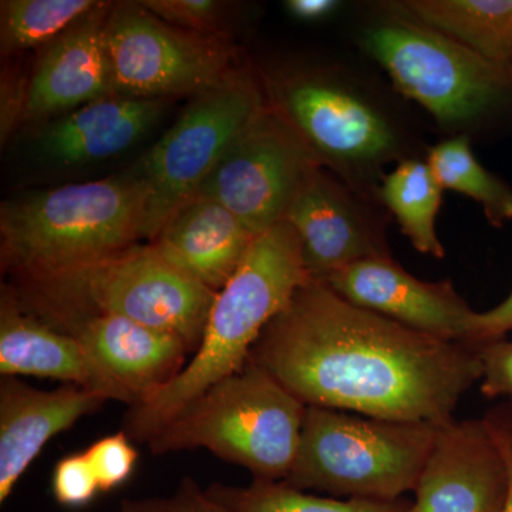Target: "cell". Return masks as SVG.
<instances>
[{"mask_svg": "<svg viewBox=\"0 0 512 512\" xmlns=\"http://www.w3.org/2000/svg\"><path fill=\"white\" fill-rule=\"evenodd\" d=\"M249 362L305 406L434 426L453 420L481 379L477 346L424 335L313 279L269 322Z\"/></svg>", "mask_w": 512, "mask_h": 512, "instance_id": "obj_1", "label": "cell"}, {"mask_svg": "<svg viewBox=\"0 0 512 512\" xmlns=\"http://www.w3.org/2000/svg\"><path fill=\"white\" fill-rule=\"evenodd\" d=\"M309 281L301 242L288 222L259 234L237 274L217 292L200 345L180 375L128 409L124 431L130 439L147 444L188 403L247 365L266 326Z\"/></svg>", "mask_w": 512, "mask_h": 512, "instance_id": "obj_2", "label": "cell"}, {"mask_svg": "<svg viewBox=\"0 0 512 512\" xmlns=\"http://www.w3.org/2000/svg\"><path fill=\"white\" fill-rule=\"evenodd\" d=\"M147 198L133 173L3 202V269L22 285L39 284L120 254L143 239Z\"/></svg>", "mask_w": 512, "mask_h": 512, "instance_id": "obj_3", "label": "cell"}, {"mask_svg": "<svg viewBox=\"0 0 512 512\" xmlns=\"http://www.w3.org/2000/svg\"><path fill=\"white\" fill-rule=\"evenodd\" d=\"M306 406L249 362L205 390L151 437L154 456L204 448L248 470L254 480L284 481L298 453Z\"/></svg>", "mask_w": 512, "mask_h": 512, "instance_id": "obj_4", "label": "cell"}, {"mask_svg": "<svg viewBox=\"0 0 512 512\" xmlns=\"http://www.w3.org/2000/svg\"><path fill=\"white\" fill-rule=\"evenodd\" d=\"M23 303L53 326L93 315L123 316L200 345L217 292L165 261L153 244H137L86 268L23 284Z\"/></svg>", "mask_w": 512, "mask_h": 512, "instance_id": "obj_5", "label": "cell"}, {"mask_svg": "<svg viewBox=\"0 0 512 512\" xmlns=\"http://www.w3.org/2000/svg\"><path fill=\"white\" fill-rule=\"evenodd\" d=\"M439 426L306 406L284 483L335 498L396 501L414 491Z\"/></svg>", "mask_w": 512, "mask_h": 512, "instance_id": "obj_6", "label": "cell"}, {"mask_svg": "<svg viewBox=\"0 0 512 512\" xmlns=\"http://www.w3.org/2000/svg\"><path fill=\"white\" fill-rule=\"evenodd\" d=\"M363 46L394 87L446 126L470 123L512 94V70L488 62L443 33L389 6Z\"/></svg>", "mask_w": 512, "mask_h": 512, "instance_id": "obj_7", "label": "cell"}, {"mask_svg": "<svg viewBox=\"0 0 512 512\" xmlns=\"http://www.w3.org/2000/svg\"><path fill=\"white\" fill-rule=\"evenodd\" d=\"M268 107L265 86L245 67L192 97L136 171L148 191L143 227L147 244L198 194L231 144Z\"/></svg>", "mask_w": 512, "mask_h": 512, "instance_id": "obj_8", "label": "cell"}, {"mask_svg": "<svg viewBox=\"0 0 512 512\" xmlns=\"http://www.w3.org/2000/svg\"><path fill=\"white\" fill-rule=\"evenodd\" d=\"M106 43L111 83L119 96L194 97L241 67L228 36L177 28L141 2L111 5Z\"/></svg>", "mask_w": 512, "mask_h": 512, "instance_id": "obj_9", "label": "cell"}, {"mask_svg": "<svg viewBox=\"0 0 512 512\" xmlns=\"http://www.w3.org/2000/svg\"><path fill=\"white\" fill-rule=\"evenodd\" d=\"M271 109L322 167L366 173L399 148L389 119L366 97L329 74L295 70L266 79Z\"/></svg>", "mask_w": 512, "mask_h": 512, "instance_id": "obj_10", "label": "cell"}, {"mask_svg": "<svg viewBox=\"0 0 512 512\" xmlns=\"http://www.w3.org/2000/svg\"><path fill=\"white\" fill-rule=\"evenodd\" d=\"M316 165L269 106L231 144L197 195L217 201L259 235L285 220L293 197Z\"/></svg>", "mask_w": 512, "mask_h": 512, "instance_id": "obj_11", "label": "cell"}, {"mask_svg": "<svg viewBox=\"0 0 512 512\" xmlns=\"http://www.w3.org/2000/svg\"><path fill=\"white\" fill-rule=\"evenodd\" d=\"M325 284L359 308L424 335L471 345L476 312L458 295L453 282L421 281L390 256H377L336 272Z\"/></svg>", "mask_w": 512, "mask_h": 512, "instance_id": "obj_12", "label": "cell"}, {"mask_svg": "<svg viewBox=\"0 0 512 512\" xmlns=\"http://www.w3.org/2000/svg\"><path fill=\"white\" fill-rule=\"evenodd\" d=\"M413 493L412 512L503 511L507 466L483 419L439 426Z\"/></svg>", "mask_w": 512, "mask_h": 512, "instance_id": "obj_13", "label": "cell"}, {"mask_svg": "<svg viewBox=\"0 0 512 512\" xmlns=\"http://www.w3.org/2000/svg\"><path fill=\"white\" fill-rule=\"evenodd\" d=\"M284 221L298 235L313 281H328L336 272L365 259L390 256L382 232L360 201L322 165L306 175Z\"/></svg>", "mask_w": 512, "mask_h": 512, "instance_id": "obj_14", "label": "cell"}, {"mask_svg": "<svg viewBox=\"0 0 512 512\" xmlns=\"http://www.w3.org/2000/svg\"><path fill=\"white\" fill-rule=\"evenodd\" d=\"M59 329L79 339L109 384L113 402L126 403L128 409L173 382L192 355L177 336L123 316H87Z\"/></svg>", "mask_w": 512, "mask_h": 512, "instance_id": "obj_15", "label": "cell"}, {"mask_svg": "<svg viewBox=\"0 0 512 512\" xmlns=\"http://www.w3.org/2000/svg\"><path fill=\"white\" fill-rule=\"evenodd\" d=\"M111 5L101 2L89 16L43 47L26 84L22 123H49L92 101L114 96L106 43Z\"/></svg>", "mask_w": 512, "mask_h": 512, "instance_id": "obj_16", "label": "cell"}, {"mask_svg": "<svg viewBox=\"0 0 512 512\" xmlns=\"http://www.w3.org/2000/svg\"><path fill=\"white\" fill-rule=\"evenodd\" d=\"M107 400L86 387L63 384L37 389L19 377L0 382V503L9 500L20 478L57 434Z\"/></svg>", "mask_w": 512, "mask_h": 512, "instance_id": "obj_17", "label": "cell"}, {"mask_svg": "<svg viewBox=\"0 0 512 512\" xmlns=\"http://www.w3.org/2000/svg\"><path fill=\"white\" fill-rule=\"evenodd\" d=\"M0 375L57 380L113 400L109 384L79 339L40 318L18 292L5 286L0 299Z\"/></svg>", "mask_w": 512, "mask_h": 512, "instance_id": "obj_18", "label": "cell"}, {"mask_svg": "<svg viewBox=\"0 0 512 512\" xmlns=\"http://www.w3.org/2000/svg\"><path fill=\"white\" fill-rule=\"evenodd\" d=\"M256 237L217 201L195 195L150 244L175 268L220 292L237 274Z\"/></svg>", "mask_w": 512, "mask_h": 512, "instance_id": "obj_19", "label": "cell"}, {"mask_svg": "<svg viewBox=\"0 0 512 512\" xmlns=\"http://www.w3.org/2000/svg\"><path fill=\"white\" fill-rule=\"evenodd\" d=\"M167 100L114 96L92 101L46 123L39 150L53 163L106 160L134 146L160 119Z\"/></svg>", "mask_w": 512, "mask_h": 512, "instance_id": "obj_20", "label": "cell"}, {"mask_svg": "<svg viewBox=\"0 0 512 512\" xmlns=\"http://www.w3.org/2000/svg\"><path fill=\"white\" fill-rule=\"evenodd\" d=\"M392 8L512 70V0H407Z\"/></svg>", "mask_w": 512, "mask_h": 512, "instance_id": "obj_21", "label": "cell"}, {"mask_svg": "<svg viewBox=\"0 0 512 512\" xmlns=\"http://www.w3.org/2000/svg\"><path fill=\"white\" fill-rule=\"evenodd\" d=\"M443 191L430 165L419 160L402 161L380 187V198L414 249L437 259L446 254L436 229Z\"/></svg>", "mask_w": 512, "mask_h": 512, "instance_id": "obj_22", "label": "cell"}, {"mask_svg": "<svg viewBox=\"0 0 512 512\" xmlns=\"http://www.w3.org/2000/svg\"><path fill=\"white\" fill-rule=\"evenodd\" d=\"M208 493L229 512H412L410 501L319 497L284 481L254 480L247 487L211 484Z\"/></svg>", "mask_w": 512, "mask_h": 512, "instance_id": "obj_23", "label": "cell"}, {"mask_svg": "<svg viewBox=\"0 0 512 512\" xmlns=\"http://www.w3.org/2000/svg\"><path fill=\"white\" fill-rule=\"evenodd\" d=\"M427 164L443 190L476 201L493 227H504L512 220V188L477 160L467 136L450 138L430 148Z\"/></svg>", "mask_w": 512, "mask_h": 512, "instance_id": "obj_24", "label": "cell"}, {"mask_svg": "<svg viewBox=\"0 0 512 512\" xmlns=\"http://www.w3.org/2000/svg\"><path fill=\"white\" fill-rule=\"evenodd\" d=\"M3 53L50 45L94 12L96 0H3L0 3Z\"/></svg>", "mask_w": 512, "mask_h": 512, "instance_id": "obj_25", "label": "cell"}, {"mask_svg": "<svg viewBox=\"0 0 512 512\" xmlns=\"http://www.w3.org/2000/svg\"><path fill=\"white\" fill-rule=\"evenodd\" d=\"M83 453L92 467L101 493L126 483L133 476L138 461L137 448L124 430L101 437Z\"/></svg>", "mask_w": 512, "mask_h": 512, "instance_id": "obj_26", "label": "cell"}, {"mask_svg": "<svg viewBox=\"0 0 512 512\" xmlns=\"http://www.w3.org/2000/svg\"><path fill=\"white\" fill-rule=\"evenodd\" d=\"M141 3L177 28L202 35L227 36L222 29L224 3L217 0H144Z\"/></svg>", "mask_w": 512, "mask_h": 512, "instance_id": "obj_27", "label": "cell"}, {"mask_svg": "<svg viewBox=\"0 0 512 512\" xmlns=\"http://www.w3.org/2000/svg\"><path fill=\"white\" fill-rule=\"evenodd\" d=\"M101 493L84 453H73L57 461L52 473V494L64 507L80 508Z\"/></svg>", "mask_w": 512, "mask_h": 512, "instance_id": "obj_28", "label": "cell"}, {"mask_svg": "<svg viewBox=\"0 0 512 512\" xmlns=\"http://www.w3.org/2000/svg\"><path fill=\"white\" fill-rule=\"evenodd\" d=\"M117 512H229L192 477L181 478L173 493L165 497L121 501Z\"/></svg>", "mask_w": 512, "mask_h": 512, "instance_id": "obj_29", "label": "cell"}, {"mask_svg": "<svg viewBox=\"0 0 512 512\" xmlns=\"http://www.w3.org/2000/svg\"><path fill=\"white\" fill-rule=\"evenodd\" d=\"M481 362V393L487 399L512 402V340H488L477 345Z\"/></svg>", "mask_w": 512, "mask_h": 512, "instance_id": "obj_30", "label": "cell"}, {"mask_svg": "<svg viewBox=\"0 0 512 512\" xmlns=\"http://www.w3.org/2000/svg\"><path fill=\"white\" fill-rule=\"evenodd\" d=\"M483 421L500 448L507 466L508 494L501 512H512V402L505 400L497 404L484 414Z\"/></svg>", "mask_w": 512, "mask_h": 512, "instance_id": "obj_31", "label": "cell"}, {"mask_svg": "<svg viewBox=\"0 0 512 512\" xmlns=\"http://www.w3.org/2000/svg\"><path fill=\"white\" fill-rule=\"evenodd\" d=\"M512 332V292L500 305L487 312H476L473 320L471 345L477 346L488 340L505 338Z\"/></svg>", "mask_w": 512, "mask_h": 512, "instance_id": "obj_32", "label": "cell"}, {"mask_svg": "<svg viewBox=\"0 0 512 512\" xmlns=\"http://www.w3.org/2000/svg\"><path fill=\"white\" fill-rule=\"evenodd\" d=\"M339 5L336 0H288L285 8L292 18L302 22H318L332 15Z\"/></svg>", "mask_w": 512, "mask_h": 512, "instance_id": "obj_33", "label": "cell"}]
</instances>
